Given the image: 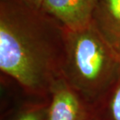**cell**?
Listing matches in <instances>:
<instances>
[{"label":"cell","instance_id":"cell-8","mask_svg":"<svg viewBox=\"0 0 120 120\" xmlns=\"http://www.w3.org/2000/svg\"><path fill=\"white\" fill-rule=\"evenodd\" d=\"M22 1L38 9H41V4L43 2V0H22Z\"/></svg>","mask_w":120,"mask_h":120},{"label":"cell","instance_id":"cell-9","mask_svg":"<svg viewBox=\"0 0 120 120\" xmlns=\"http://www.w3.org/2000/svg\"><path fill=\"white\" fill-rule=\"evenodd\" d=\"M87 120H100V119H98V118H97V117H96L94 114H92V115H91V116L89 117V118H88Z\"/></svg>","mask_w":120,"mask_h":120},{"label":"cell","instance_id":"cell-4","mask_svg":"<svg viewBox=\"0 0 120 120\" xmlns=\"http://www.w3.org/2000/svg\"><path fill=\"white\" fill-rule=\"evenodd\" d=\"M98 0H43L41 10L66 30H76L92 23Z\"/></svg>","mask_w":120,"mask_h":120},{"label":"cell","instance_id":"cell-6","mask_svg":"<svg viewBox=\"0 0 120 120\" xmlns=\"http://www.w3.org/2000/svg\"><path fill=\"white\" fill-rule=\"evenodd\" d=\"M93 114L100 120H120V79Z\"/></svg>","mask_w":120,"mask_h":120},{"label":"cell","instance_id":"cell-5","mask_svg":"<svg viewBox=\"0 0 120 120\" xmlns=\"http://www.w3.org/2000/svg\"><path fill=\"white\" fill-rule=\"evenodd\" d=\"M92 23L120 56V0H98Z\"/></svg>","mask_w":120,"mask_h":120},{"label":"cell","instance_id":"cell-1","mask_svg":"<svg viewBox=\"0 0 120 120\" xmlns=\"http://www.w3.org/2000/svg\"><path fill=\"white\" fill-rule=\"evenodd\" d=\"M66 29L22 0H0V70L39 101L61 77Z\"/></svg>","mask_w":120,"mask_h":120},{"label":"cell","instance_id":"cell-7","mask_svg":"<svg viewBox=\"0 0 120 120\" xmlns=\"http://www.w3.org/2000/svg\"><path fill=\"white\" fill-rule=\"evenodd\" d=\"M48 101L25 105L10 120H47Z\"/></svg>","mask_w":120,"mask_h":120},{"label":"cell","instance_id":"cell-3","mask_svg":"<svg viewBox=\"0 0 120 120\" xmlns=\"http://www.w3.org/2000/svg\"><path fill=\"white\" fill-rule=\"evenodd\" d=\"M92 114L62 76L55 81L48 101L47 120H87Z\"/></svg>","mask_w":120,"mask_h":120},{"label":"cell","instance_id":"cell-2","mask_svg":"<svg viewBox=\"0 0 120 120\" xmlns=\"http://www.w3.org/2000/svg\"><path fill=\"white\" fill-rule=\"evenodd\" d=\"M61 76L94 112L120 79V56L93 23L66 30Z\"/></svg>","mask_w":120,"mask_h":120}]
</instances>
